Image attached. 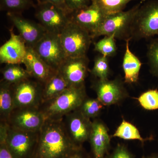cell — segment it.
<instances>
[{
    "instance_id": "cell-34",
    "label": "cell",
    "mask_w": 158,
    "mask_h": 158,
    "mask_svg": "<svg viewBox=\"0 0 158 158\" xmlns=\"http://www.w3.org/2000/svg\"><path fill=\"white\" fill-rule=\"evenodd\" d=\"M66 158H91L86 152L83 147L79 148L76 149Z\"/></svg>"
},
{
    "instance_id": "cell-12",
    "label": "cell",
    "mask_w": 158,
    "mask_h": 158,
    "mask_svg": "<svg viewBox=\"0 0 158 158\" xmlns=\"http://www.w3.org/2000/svg\"><path fill=\"white\" fill-rule=\"evenodd\" d=\"M106 15L94 0L88 6L69 13L71 21L88 31L92 38Z\"/></svg>"
},
{
    "instance_id": "cell-14",
    "label": "cell",
    "mask_w": 158,
    "mask_h": 158,
    "mask_svg": "<svg viewBox=\"0 0 158 158\" xmlns=\"http://www.w3.org/2000/svg\"><path fill=\"white\" fill-rule=\"evenodd\" d=\"M87 56L68 57L60 66L58 71L65 79L69 87L85 85L88 71Z\"/></svg>"
},
{
    "instance_id": "cell-26",
    "label": "cell",
    "mask_w": 158,
    "mask_h": 158,
    "mask_svg": "<svg viewBox=\"0 0 158 158\" xmlns=\"http://www.w3.org/2000/svg\"><path fill=\"white\" fill-rule=\"evenodd\" d=\"M115 38L114 35L105 36L95 44L94 50L105 56H114L117 49Z\"/></svg>"
},
{
    "instance_id": "cell-10",
    "label": "cell",
    "mask_w": 158,
    "mask_h": 158,
    "mask_svg": "<svg viewBox=\"0 0 158 158\" xmlns=\"http://www.w3.org/2000/svg\"><path fill=\"white\" fill-rule=\"evenodd\" d=\"M65 131L77 147H83L89 141L92 127V122L78 109L66 114L62 119Z\"/></svg>"
},
{
    "instance_id": "cell-5",
    "label": "cell",
    "mask_w": 158,
    "mask_h": 158,
    "mask_svg": "<svg viewBox=\"0 0 158 158\" xmlns=\"http://www.w3.org/2000/svg\"><path fill=\"white\" fill-rule=\"evenodd\" d=\"M158 35V1L141 6L133 21L131 38H148Z\"/></svg>"
},
{
    "instance_id": "cell-36",
    "label": "cell",
    "mask_w": 158,
    "mask_h": 158,
    "mask_svg": "<svg viewBox=\"0 0 158 158\" xmlns=\"http://www.w3.org/2000/svg\"><path fill=\"white\" fill-rule=\"evenodd\" d=\"M141 158H158V153H153L146 156H144Z\"/></svg>"
},
{
    "instance_id": "cell-24",
    "label": "cell",
    "mask_w": 158,
    "mask_h": 158,
    "mask_svg": "<svg viewBox=\"0 0 158 158\" xmlns=\"http://www.w3.org/2000/svg\"><path fill=\"white\" fill-rule=\"evenodd\" d=\"M104 106L98 98H90L87 97L78 109L86 117L90 119L97 117Z\"/></svg>"
},
{
    "instance_id": "cell-17",
    "label": "cell",
    "mask_w": 158,
    "mask_h": 158,
    "mask_svg": "<svg viewBox=\"0 0 158 158\" xmlns=\"http://www.w3.org/2000/svg\"><path fill=\"white\" fill-rule=\"evenodd\" d=\"M10 38L0 48V62L20 65L23 62L27 47L20 36L15 34L13 29L10 30Z\"/></svg>"
},
{
    "instance_id": "cell-13",
    "label": "cell",
    "mask_w": 158,
    "mask_h": 158,
    "mask_svg": "<svg viewBox=\"0 0 158 158\" xmlns=\"http://www.w3.org/2000/svg\"><path fill=\"white\" fill-rule=\"evenodd\" d=\"M97 98L105 106L118 104L128 96L123 84L118 79H98L94 84Z\"/></svg>"
},
{
    "instance_id": "cell-6",
    "label": "cell",
    "mask_w": 158,
    "mask_h": 158,
    "mask_svg": "<svg viewBox=\"0 0 158 158\" xmlns=\"http://www.w3.org/2000/svg\"><path fill=\"white\" fill-rule=\"evenodd\" d=\"M33 49L44 62L56 71L68 58L59 34L47 32Z\"/></svg>"
},
{
    "instance_id": "cell-31",
    "label": "cell",
    "mask_w": 158,
    "mask_h": 158,
    "mask_svg": "<svg viewBox=\"0 0 158 158\" xmlns=\"http://www.w3.org/2000/svg\"><path fill=\"white\" fill-rule=\"evenodd\" d=\"M8 126L6 123L0 124V158H15L7 146L6 138Z\"/></svg>"
},
{
    "instance_id": "cell-32",
    "label": "cell",
    "mask_w": 158,
    "mask_h": 158,
    "mask_svg": "<svg viewBox=\"0 0 158 158\" xmlns=\"http://www.w3.org/2000/svg\"><path fill=\"white\" fill-rule=\"evenodd\" d=\"M108 158H135V156L123 144H118L110 154Z\"/></svg>"
},
{
    "instance_id": "cell-3",
    "label": "cell",
    "mask_w": 158,
    "mask_h": 158,
    "mask_svg": "<svg viewBox=\"0 0 158 158\" xmlns=\"http://www.w3.org/2000/svg\"><path fill=\"white\" fill-rule=\"evenodd\" d=\"M143 2H140L127 11H123L107 15L92 39L101 36L111 35L121 39L131 38L133 21Z\"/></svg>"
},
{
    "instance_id": "cell-35",
    "label": "cell",
    "mask_w": 158,
    "mask_h": 158,
    "mask_svg": "<svg viewBox=\"0 0 158 158\" xmlns=\"http://www.w3.org/2000/svg\"><path fill=\"white\" fill-rule=\"evenodd\" d=\"M37 1L38 3L46 2L51 3L65 11H68L70 13L65 6V0H37Z\"/></svg>"
},
{
    "instance_id": "cell-19",
    "label": "cell",
    "mask_w": 158,
    "mask_h": 158,
    "mask_svg": "<svg viewBox=\"0 0 158 158\" xmlns=\"http://www.w3.org/2000/svg\"><path fill=\"white\" fill-rule=\"evenodd\" d=\"M131 39L126 40V51L123 62L124 82L127 84L137 82L141 65L140 60L130 50L129 41Z\"/></svg>"
},
{
    "instance_id": "cell-33",
    "label": "cell",
    "mask_w": 158,
    "mask_h": 158,
    "mask_svg": "<svg viewBox=\"0 0 158 158\" xmlns=\"http://www.w3.org/2000/svg\"><path fill=\"white\" fill-rule=\"evenodd\" d=\"M92 0H65V6L69 12L90 5Z\"/></svg>"
},
{
    "instance_id": "cell-21",
    "label": "cell",
    "mask_w": 158,
    "mask_h": 158,
    "mask_svg": "<svg viewBox=\"0 0 158 158\" xmlns=\"http://www.w3.org/2000/svg\"><path fill=\"white\" fill-rule=\"evenodd\" d=\"M12 84L1 80L0 83V118L7 122L14 109Z\"/></svg>"
},
{
    "instance_id": "cell-27",
    "label": "cell",
    "mask_w": 158,
    "mask_h": 158,
    "mask_svg": "<svg viewBox=\"0 0 158 158\" xmlns=\"http://www.w3.org/2000/svg\"><path fill=\"white\" fill-rule=\"evenodd\" d=\"M108 57L105 56H98L94 59V65L91 69V73L99 80L108 79L110 74Z\"/></svg>"
},
{
    "instance_id": "cell-15",
    "label": "cell",
    "mask_w": 158,
    "mask_h": 158,
    "mask_svg": "<svg viewBox=\"0 0 158 158\" xmlns=\"http://www.w3.org/2000/svg\"><path fill=\"white\" fill-rule=\"evenodd\" d=\"M7 15L27 47L33 48L47 32L39 23L24 18L18 13L8 12Z\"/></svg>"
},
{
    "instance_id": "cell-18",
    "label": "cell",
    "mask_w": 158,
    "mask_h": 158,
    "mask_svg": "<svg viewBox=\"0 0 158 158\" xmlns=\"http://www.w3.org/2000/svg\"><path fill=\"white\" fill-rule=\"evenodd\" d=\"M23 64L31 76L42 85L57 71L44 62L32 48L27 47Z\"/></svg>"
},
{
    "instance_id": "cell-23",
    "label": "cell",
    "mask_w": 158,
    "mask_h": 158,
    "mask_svg": "<svg viewBox=\"0 0 158 158\" xmlns=\"http://www.w3.org/2000/svg\"><path fill=\"white\" fill-rule=\"evenodd\" d=\"M2 80L12 85L31 77L19 64H6L2 70Z\"/></svg>"
},
{
    "instance_id": "cell-37",
    "label": "cell",
    "mask_w": 158,
    "mask_h": 158,
    "mask_svg": "<svg viewBox=\"0 0 158 158\" xmlns=\"http://www.w3.org/2000/svg\"></svg>"
},
{
    "instance_id": "cell-29",
    "label": "cell",
    "mask_w": 158,
    "mask_h": 158,
    "mask_svg": "<svg viewBox=\"0 0 158 158\" xmlns=\"http://www.w3.org/2000/svg\"><path fill=\"white\" fill-rule=\"evenodd\" d=\"M32 5L31 0H1L2 10L10 13H18Z\"/></svg>"
},
{
    "instance_id": "cell-25",
    "label": "cell",
    "mask_w": 158,
    "mask_h": 158,
    "mask_svg": "<svg viewBox=\"0 0 158 158\" xmlns=\"http://www.w3.org/2000/svg\"><path fill=\"white\" fill-rule=\"evenodd\" d=\"M98 6L106 15L123 11L127 5L134 0H94ZM147 0H141L142 2Z\"/></svg>"
},
{
    "instance_id": "cell-2",
    "label": "cell",
    "mask_w": 158,
    "mask_h": 158,
    "mask_svg": "<svg viewBox=\"0 0 158 158\" xmlns=\"http://www.w3.org/2000/svg\"><path fill=\"white\" fill-rule=\"evenodd\" d=\"M87 97L85 85L71 86L55 98L43 103L39 109L46 119L60 120L79 109Z\"/></svg>"
},
{
    "instance_id": "cell-28",
    "label": "cell",
    "mask_w": 158,
    "mask_h": 158,
    "mask_svg": "<svg viewBox=\"0 0 158 158\" xmlns=\"http://www.w3.org/2000/svg\"><path fill=\"white\" fill-rule=\"evenodd\" d=\"M139 104L144 110H158V90L152 89L145 91L137 98Z\"/></svg>"
},
{
    "instance_id": "cell-22",
    "label": "cell",
    "mask_w": 158,
    "mask_h": 158,
    "mask_svg": "<svg viewBox=\"0 0 158 158\" xmlns=\"http://www.w3.org/2000/svg\"><path fill=\"white\" fill-rule=\"evenodd\" d=\"M112 137L125 140H138L143 144L145 141H151L153 139L152 137L143 138L137 127L124 119H123Z\"/></svg>"
},
{
    "instance_id": "cell-4",
    "label": "cell",
    "mask_w": 158,
    "mask_h": 158,
    "mask_svg": "<svg viewBox=\"0 0 158 158\" xmlns=\"http://www.w3.org/2000/svg\"><path fill=\"white\" fill-rule=\"evenodd\" d=\"M59 36L67 57L86 56L92 39L88 31L70 21Z\"/></svg>"
},
{
    "instance_id": "cell-20",
    "label": "cell",
    "mask_w": 158,
    "mask_h": 158,
    "mask_svg": "<svg viewBox=\"0 0 158 158\" xmlns=\"http://www.w3.org/2000/svg\"><path fill=\"white\" fill-rule=\"evenodd\" d=\"M69 87L67 82L57 71L43 85L42 103L56 97Z\"/></svg>"
},
{
    "instance_id": "cell-8",
    "label": "cell",
    "mask_w": 158,
    "mask_h": 158,
    "mask_svg": "<svg viewBox=\"0 0 158 158\" xmlns=\"http://www.w3.org/2000/svg\"><path fill=\"white\" fill-rule=\"evenodd\" d=\"M38 134L39 131H25L8 125L6 143L14 157L33 158L38 141Z\"/></svg>"
},
{
    "instance_id": "cell-11",
    "label": "cell",
    "mask_w": 158,
    "mask_h": 158,
    "mask_svg": "<svg viewBox=\"0 0 158 158\" xmlns=\"http://www.w3.org/2000/svg\"><path fill=\"white\" fill-rule=\"evenodd\" d=\"M46 118L39 108H21L13 110L7 123L11 127L27 132H38Z\"/></svg>"
},
{
    "instance_id": "cell-30",
    "label": "cell",
    "mask_w": 158,
    "mask_h": 158,
    "mask_svg": "<svg viewBox=\"0 0 158 158\" xmlns=\"http://www.w3.org/2000/svg\"><path fill=\"white\" fill-rule=\"evenodd\" d=\"M147 56L151 72L158 78V38L153 40L150 44Z\"/></svg>"
},
{
    "instance_id": "cell-9",
    "label": "cell",
    "mask_w": 158,
    "mask_h": 158,
    "mask_svg": "<svg viewBox=\"0 0 158 158\" xmlns=\"http://www.w3.org/2000/svg\"><path fill=\"white\" fill-rule=\"evenodd\" d=\"M35 16L47 32L59 35L70 22L69 12L50 3H38Z\"/></svg>"
},
{
    "instance_id": "cell-1",
    "label": "cell",
    "mask_w": 158,
    "mask_h": 158,
    "mask_svg": "<svg viewBox=\"0 0 158 158\" xmlns=\"http://www.w3.org/2000/svg\"><path fill=\"white\" fill-rule=\"evenodd\" d=\"M62 119H46L39 131L33 158H66L81 148L77 147L69 138Z\"/></svg>"
},
{
    "instance_id": "cell-16",
    "label": "cell",
    "mask_w": 158,
    "mask_h": 158,
    "mask_svg": "<svg viewBox=\"0 0 158 158\" xmlns=\"http://www.w3.org/2000/svg\"><path fill=\"white\" fill-rule=\"evenodd\" d=\"M92 158H105L109 155L111 137L106 126L100 119L92 122V127L89 141Z\"/></svg>"
},
{
    "instance_id": "cell-7",
    "label": "cell",
    "mask_w": 158,
    "mask_h": 158,
    "mask_svg": "<svg viewBox=\"0 0 158 158\" xmlns=\"http://www.w3.org/2000/svg\"><path fill=\"white\" fill-rule=\"evenodd\" d=\"M12 87L14 109L39 108L42 104L43 85L32 77Z\"/></svg>"
}]
</instances>
